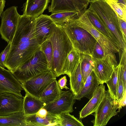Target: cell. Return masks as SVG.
Listing matches in <instances>:
<instances>
[{
    "mask_svg": "<svg viewBox=\"0 0 126 126\" xmlns=\"http://www.w3.org/2000/svg\"><path fill=\"white\" fill-rule=\"evenodd\" d=\"M23 98V111L25 116L36 113L46 105L39 99L36 98L26 92Z\"/></svg>",
    "mask_w": 126,
    "mask_h": 126,
    "instance_id": "ffe728a7",
    "label": "cell"
},
{
    "mask_svg": "<svg viewBox=\"0 0 126 126\" xmlns=\"http://www.w3.org/2000/svg\"><path fill=\"white\" fill-rule=\"evenodd\" d=\"M117 100L119 102L123 98L124 93L126 91H124L123 84L121 75L118 70L117 84Z\"/></svg>",
    "mask_w": 126,
    "mask_h": 126,
    "instance_id": "d6a6232c",
    "label": "cell"
},
{
    "mask_svg": "<svg viewBox=\"0 0 126 126\" xmlns=\"http://www.w3.org/2000/svg\"><path fill=\"white\" fill-rule=\"evenodd\" d=\"M49 69L45 56L40 47L30 59L12 73L21 84L30 78Z\"/></svg>",
    "mask_w": 126,
    "mask_h": 126,
    "instance_id": "5b68a950",
    "label": "cell"
},
{
    "mask_svg": "<svg viewBox=\"0 0 126 126\" xmlns=\"http://www.w3.org/2000/svg\"><path fill=\"white\" fill-rule=\"evenodd\" d=\"M119 102L114 99L108 90L106 91L104 96L94 112V118L91 121L94 126L106 125L113 116L116 115L122 109Z\"/></svg>",
    "mask_w": 126,
    "mask_h": 126,
    "instance_id": "8992f818",
    "label": "cell"
},
{
    "mask_svg": "<svg viewBox=\"0 0 126 126\" xmlns=\"http://www.w3.org/2000/svg\"><path fill=\"white\" fill-rule=\"evenodd\" d=\"M47 110L44 108L40 109L36 113L37 115L41 117H45L48 113Z\"/></svg>",
    "mask_w": 126,
    "mask_h": 126,
    "instance_id": "74e56055",
    "label": "cell"
},
{
    "mask_svg": "<svg viewBox=\"0 0 126 126\" xmlns=\"http://www.w3.org/2000/svg\"><path fill=\"white\" fill-rule=\"evenodd\" d=\"M69 78L70 90L75 96L79 94L84 84L80 63Z\"/></svg>",
    "mask_w": 126,
    "mask_h": 126,
    "instance_id": "d4e9b609",
    "label": "cell"
},
{
    "mask_svg": "<svg viewBox=\"0 0 126 126\" xmlns=\"http://www.w3.org/2000/svg\"><path fill=\"white\" fill-rule=\"evenodd\" d=\"M126 93L125 92L124 96L122 99L119 102L120 104L121 107H124L126 105Z\"/></svg>",
    "mask_w": 126,
    "mask_h": 126,
    "instance_id": "ab89813d",
    "label": "cell"
},
{
    "mask_svg": "<svg viewBox=\"0 0 126 126\" xmlns=\"http://www.w3.org/2000/svg\"><path fill=\"white\" fill-rule=\"evenodd\" d=\"M118 65L114 68L110 79L106 82L109 92L114 99H117V84L118 70Z\"/></svg>",
    "mask_w": 126,
    "mask_h": 126,
    "instance_id": "83f0119b",
    "label": "cell"
},
{
    "mask_svg": "<svg viewBox=\"0 0 126 126\" xmlns=\"http://www.w3.org/2000/svg\"><path fill=\"white\" fill-rule=\"evenodd\" d=\"M85 12L90 21L96 29L103 34L113 41L120 47L114 35L94 13L88 9Z\"/></svg>",
    "mask_w": 126,
    "mask_h": 126,
    "instance_id": "7402d4cb",
    "label": "cell"
},
{
    "mask_svg": "<svg viewBox=\"0 0 126 126\" xmlns=\"http://www.w3.org/2000/svg\"></svg>",
    "mask_w": 126,
    "mask_h": 126,
    "instance_id": "7bdbcfd3",
    "label": "cell"
},
{
    "mask_svg": "<svg viewBox=\"0 0 126 126\" xmlns=\"http://www.w3.org/2000/svg\"><path fill=\"white\" fill-rule=\"evenodd\" d=\"M89 3L86 0H51L48 9L51 13L75 12L82 14L87 10Z\"/></svg>",
    "mask_w": 126,
    "mask_h": 126,
    "instance_id": "8fae6325",
    "label": "cell"
},
{
    "mask_svg": "<svg viewBox=\"0 0 126 126\" xmlns=\"http://www.w3.org/2000/svg\"><path fill=\"white\" fill-rule=\"evenodd\" d=\"M86 0L87 1L89 2H90V0Z\"/></svg>",
    "mask_w": 126,
    "mask_h": 126,
    "instance_id": "b9f144b4",
    "label": "cell"
},
{
    "mask_svg": "<svg viewBox=\"0 0 126 126\" xmlns=\"http://www.w3.org/2000/svg\"><path fill=\"white\" fill-rule=\"evenodd\" d=\"M100 84L93 71L87 78L84 85L79 93L74 96L75 99L80 100L82 98L86 97L90 100Z\"/></svg>",
    "mask_w": 126,
    "mask_h": 126,
    "instance_id": "d6986e66",
    "label": "cell"
},
{
    "mask_svg": "<svg viewBox=\"0 0 126 126\" xmlns=\"http://www.w3.org/2000/svg\"><path fill=\"white\" fill-rule=\"evenodd\" d=\"M0 126H26L23 111L5 116H0Z\"/></svg>",
    "mask_w": 126,
    "mask_h": 126,
    "instance_id": "cb8c5ba5",
    "label": "cell"
},
{
    "mask_svg": "<svg viewBox=\"0 0 126 126\" xmlns=\"http://www.w3.org/2000/svg\"><path fill=\"white\" fill-rule=\"evenodd\" d=\"M50 0H27L24 4L23 15L37 17L47 8Z\"/></svg>",
    "mask_w": 126,
    "mask_h": 126,
    "instance_id": "ac0fdd59",
    "label": "cell"
},
{
    "mask_svg": "<svg viewBox=\"0 0 126 126\" xmlns=\"http://www.w3.org/2000/svg\"><path fill=\"white\" fill-rule=\"evenodd\" d=\"M93 60V71L100 84H104L110 79L114 68L118 65L108 55L103 59Z\"/></svg>",
    "mask_w": 126,
    "mask_h": 126,
    "instance_id": "4fadbf2b",
    "label": "cell"
},
{
    "mask_svg": "<svg viewBox=\"0 0 126 126\" xmlns=\"http://www.w3.org/2000/svg\"><path fill=\"white\" fill-rule=\"evenodd\" d=\"M72 21L77 26L89 32L100 45L106 56H109L117 64L115 54L119 52L121 50V47L113 41L96 29L90 21L85 12L78 19Z\"/></svg>",
    "mask_w": 126,
    "mask_h": 126,
    "instance_id": "277c9868",
    "label": "cell"
},
{
    "mask_svg": "<svg viewBox=\"0 0 126 126\" xmlns=\"http://www.w3.org/2000/svg\"><path fill=\"white\" fill-rule=\"evenodd\" d=\"M118 70L123 80L124 91H126V63H119Z\"/></svg>",
    "mask_w": 126,
    "mask_h": 126,
    "instance_id": "e575fe53",
    "label": "cell"
},
{
    "mask_svg": "<svg viewBox=\"0 0 126 126\" xmlns=\"http://www.w3.org/2000/svg\"><path fill=\"white\" fill-rule=\"evenodd\" d=\"M118 2L123 4V5L126 6V0H117Z\"/></svg>",
    "mask_w": 126,
    "mask_h": 126,
    "instance_id": "60d3db41",
    "label": "cell"
},
{
    "mask_svg": "<svg viewBox=\"0 0 126 126\" xmlns=\"http://www.w3.org/2000/svg\"><path fill=\"white\" fill-rule=\"evenodd\" d=\"M64 92L60 89L56 79L47 86L41 94L39 99L46 105L58 98Z\"/></svg>",
    "mask_w": 126,
    "mask_h": 126,
    "instance_id": "44dd1931",
    "label": "cell"
},
{
    "mask_svg": "<svg viewBox=\"0 0 126 126\" xmlns=\"http://www.w3.org/2000/svg\"><path fill=\"white\" fill-rule=\"evenodd\" d=\"M60 121L59 115L48 112L44 117L39 116L36 113L25 116L26 126H60Z\"/></svg>",
    "mask_w": 126,
    "mask_h": 126,
    "instance_id": "e0dca14e",
    "label": "cell"
},
{
    "mask_svg": "<svg viewBox=\"0 0 126 126\" xmlns=\"http://www.w3.org/2000/svg\"><path fill=\"white\" fill-rule=\"evenodd\" d=\"M5 3V0H0V18L3 12Z\"/></svg>",
    "mask_w": 126,
    "mask_h": 126,
    "instance_id": "f35d334b",
    "label": "cell"
},
{
    "mask_svg": "<svg viewBox=\"0 0 126 126\" xmlns=\"http://www.w3.org/2000/svg\"><path fill=\"white\" fill-rule=\"evenodd\" d=\"M91 56L94 60L103 59L106 56L103 49L97 41L95 43Z\"/></svg>",
    "mask_w": 126,
    "mask_h": 126,
    "instance_id": "1f68e13d",
    "label": "cell"
},
{
    "mask_svg": "<svg viewBox=\"0 0 126 126\" xmlns=\"http://www.w3.org/2000/svg\"><path fill=\"white\" fill-rule=\"evenodd\" d=\"M40 47L45 56L48 68L50 69L52 59L53 50L50 39H47L41 44L40 45Z\"/></svg>",
    "mask_w": 126,
    "mask_h": 126,
    "instance_id": "4dcf8cb0",
    "label": "cell"
},
{
    "mask_svg": "<svg viewBox=\"0 0 126 126\" xmlns=\"http://www.w3.org/2000/svg\"><path fill=\"white\" fill-rule=\"evenodd\" d=\"M105 91L103 84L99 85L90 100L79 112L80 119L83 118L95 112L104 96Z\"/></svg>",
    "mask_w": 126,
    "mask_h": 126,
    "instance_id": "2e32d148",
    "label": "cell"
},
{
    "mask_svg": "<svg viewBox=\"0 0 126 126\" xmlns=\"http://www.w3.org/2000/svg\"><path fill=\"white\" fill-rule=\"evenodd\" d=\"M17 8L15 6L8 8L1 15L0 34L1 38L8 44L11 43L16 29L20 16Z\"/></svg>",
    "mask_w": 126,
    "mask_h": 126,
    "instance_id": "ba28073f",
    "label": "cell"
},
{
    "mask_svg": "<svg viewBox=\"0 0 126 126\" xmlns=\"http://www.w3.org/2000/svg\"><path fill=\"white\" fill-rule=\"evenodd\" d=\"M60 118V126H84L82 121L70 113L66 112L59 115Z\"/></svg>",
    "mask_w": 126,
    "mask_h": 126,
    "instance_id": "f1b7e54d",
    "label": "cell"
},
{
    "mask_svg": "<svg viewBox=\"0 0 126 126\" xmlns=\"http://www.w3.org/2000/svg\"><path fill=\"white\" fill-rule=\"evenodd\" d=\"M56 79L55 74L49 69L30 78L21 84L25 92L39 99L41 94L47 86Z\"/></svg>",
    "mask_w": 126,
    "mask_h": 126,
    "instance_id": "52a82bcc",
    "label": "cell"
},
{
    "mask_svg": "<svg viewBox=\"0 0 126 126\" xmlns=\"http://www.w3.org/2000/svg\"><path fill=\"white\" fill-rule=\"evenodd\" d=\"M67 81L66 77L65 76L61 77L57 81L58 84L62 90L63 89L66 90L69 89L66 86Z\"/></svg>",
    "mask_w": 126,
    "mask_h": 126,
    "instance_id": "d590c367",
    "label": "cell"
},
{
    "mask_svg": "<svg viewBox=\"0 0 126 126\" xmlns=\"http://www.w3.org/2000/svg\"><path fill=\"white\" fill-rule=\"evenodd\" d=\"M81 15L75 12H67L51 13L50 18L57 24L62 26L70 21L78 19Z\"/></svg>",
    "mask_w": 126,
    "mask_h": 126,
    "instance_id": "484cf974",
    "label": "cell"
},
{
    "mask_svg": "<svg viewBox=\"0 0 126 126\" xmlns=\"http://www.w3.org/2000/svg\"><path fill=\"white\" fill-rule=\"evenodd\" d=\"M74 95L70 90L64 91L53 101L46 105L43 108L48 112L55 115L73 111V106L76 102Z\"/></svg>",
    "mask_w": 126,
    "mask_h": 126,
    "instance_id": "9c48e42d",
    "label": "cell"
},
{
    "mask_svg": "<svg viewBox=\"0 0 126 126\" xmlns=\"http://www.w3.org/2000/svg\"><path fill=\"white\" fill-rule=\"evenodd\" d=\"M53 48V55L50 69L56 77L63 75V65L68 54L74 49L62 27L57 24L50 38Z\"/></svg>",
    "mask_w": 126,
    "mask_h": 126,
    "instance_id": "6da1fadb",
    "label": "cell"
},
{
    "mask_svg": "<svg viewBox=\"0 0 126 126\" xmlns=\"http://www.w3.org/2000/svg\"><path fill=\"white\" fill-rule=\"evenodd\" d=\"M23 90L21 84L12 72L0 66V94L10 93L23 97L21 94Z\"/></svg>",
    "mask_w": 126,
    "mask_h": 126,
    "instance_id": "5bb4252c",
    "label": "cell"
},
{
    "mask_svg": "<svg viewBox=\"0 0 126 126\" xmlns=\"http://www.w3.org/2000/svg\"><path fill=\"white\" fill-rule=\"evenodd\" d=\"M88 9L94 13L116 37L122 51L126 50V40L120 26L118 17L105 1L91 0Z\"/></svg>",
    "mask_w": 126,
    "mask_h": 126,
    "instance_id": "7a4b0ae2",
    "label": "cell"
},
{
    "mask_svg": "<svg viewBox=\"0 0 126 126\" xmlns=\"http://www.w3.org/2000/svg\"><path fill=\"white\" fill-rule=\"evenodd\" d=\"M57 26L49 16L42 14L37 17L35 24V38L40 45L50 39Z\"/></svg>",
    "mask_w": 126,
    "mask_h": 126,
    "instance_id": "7c38bea8",
    "label": "cell"
},
{
    "mask_svg": "<svg viewBox=\"0 0 126 126\" xmlns=\"http://www.w3.org/2000/svg\"><path fill=\"white\" fill-rule=\"evenodd\" d=\"M11 43L8 44L4 49L0 53V66L3 68L5 67L4 63L9 50Z\"/></svg>",
    "mask_w": 126,
    "mask_h": 126,
    "instance_id": "836d02e7",
    "label": "cell"
},
{
    "mask_svg": "<svg viewBox=\"0 0 126 126\" xmlns=\"http://www.w3.org/2000/svg\"><path fill=\"white\" fill-rule=\"evenodd\" d=\"M23 98L10 93H0V116L23 111Z\"/></svg>",
    "mask_w": 126,
    "mask_h": 126,
    "instance_id": "30bf717a",
    "label": "cell"
},
{
    "mask_svg": "<svg viewBox=\"0 0 126 126\" xmlns=\"http://www.w3.org/2000/svg\"><path fill=\"white\" fill-rule=\"evenodd\" d=\"M35 24L30 20L22 19L18 21L11 46L17 45L35 38Z\"/></svg>",
    "mask_w": 126,
    "mask_h": 126,
    "instance_id": "9a60e30c",
    "label": "cell"
},
{
    "mask_svg": "<svg viewBox=\"0 0 126 126\" xmlns=\"http://www.w3.org/2000/svg\"><path fill=\"white\" fill-rule=\"evenodd\" d=\"M80 55L81 71L84 84L87 78L93 71L94 62L91 55L80 53Z\"/></svg>",
    "mask_w": 126,
    "mask_h": 126,
    "instance_id": "4316f807",
    "label": "cell"
},
{
    "mask_svg": "<svg viewBox=\"0 0 126 126\" xmlns=\"http://www.w3.org/2000/svg\"><path fill=\"white\" fill-rule=\"evenodd\" d=\"M80 53L74 49L68 54L65 61L63 69L64 74L69 77L80 63Z\"/></svg>",
    "mask_w": 126,
    "mask_h": 126,
    "instance_id": "603a6c76",
    "label": "cell"
},
{
    "mask_svg": "<svg viewBox=\"0 0 126 126\" xmlns=\"http://www.w3.org/2000/svg\"><path fill=\"white\" fill-rule=\"evenodd\" d=\"M118 19L120 29L125 39L126 40V21L119 17Z\"/></svg>",
    "mask_w": 126,
    "mask_h": 126,
    "instance_id": "8d00e7d4",
    "label": "cell"
},
{
    "mask_svg": "<svg viewBox=\"0 0 126 126\" xmlns=\"http://www.w3.org/2000/svg\"><path fill=\"white\" fill-rule=\"evenodd\" d=\"M114 11L118 17L126 21V6L117 0H104Z\"/></svg>",
    "mask_w": 126,
    "mask_h": 126,
    "instance_id": "f546056e",
    "label": "cell"
},
{
    "mask_svg": "<svg viewBox=\"0 0 126 126\" xmlns=\"http://www.w3.org/2000/svg\"><path fill=\"white\" fill-rule=\"evenodd\" d=\"M60 26L74 49L80 53L91 56L97 41L89 32L77 25L72 20Z\"/></svg>",
    "mask_w": 126,
    "mask_h": 126,
    "instance_id": "3957f363",
    "label": "cell"
}]
</instances>
